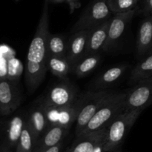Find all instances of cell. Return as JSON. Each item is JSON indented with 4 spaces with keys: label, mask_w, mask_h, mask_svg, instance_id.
Returning a JSON list of instances; mask_svg holds the SVG:
<instances>
[{
    "label": "cell",
    "mask_w": 152,
    "mask_h": 152,
    "mask_svg": "<svg viewBox=\"0 0 152 152\" xmlns=\"http://www.w3.org/2000/svg\"><path fill=\"white\" fill-rule=\"evenodd\" d=\"M62 149H63V142H61L58 143L57 145L48 148V149L46 150L44 152H62Z\"/></svg>",
    "instance_id": "obj_27"
},
{
    "label": "cell",
    "mask_w": 152,
    "mask_h": 152,
    "mask_svg": "<svg viewBox=\"0 0 152 152\" xmlns=\"http://www.w3.org/2000/svg\"><path fill=\"white\" fill-rule=\"evenodd\" d=\"M48 4V1L45 0L36 33L27 54L25 77L27 87L31 93L37 90L48 70L47 65L48 39L50 31Z\"/></svg>",
    "instance_id": "obj_1"
},
{
    "label": "cell",
    "mask_w": 152,
    "mask_h": 152,
    "mask_svg": "<svg viewBox=\"0 0 152 152\" xmlns=\"http://www.w3.org/2000/svg\"><path fill=\"white\" fill-rule=\"evenodd\" d=\"M141 0H107L113 14L123 13L137 8Z\"/></svg>",
    "instance_id": "obj_23"
},
{
    "label": "cell",
    "mask_w": 152,
    "mask_h": 152,
    "mask_svg": "<svg viewBox=\"0 0 152 152\" xmlns=\"http://www.w3.org/2000/svg\"><path fill=\"white\" fill-rule=\"evenodd\" d=\"M152 77V53H149L136 64L132 69L129 84L134 85L140 80Z\"/></svg>",
    "instance_id": "obj_19"
},
{
    "label": "cell",
    "mask_w": 152,
    "mask_h": 152,
    "mask_svg": "<svg viewBox=\"0 0 152 152\" xmlns=\"http://www.w3.org/2000/svg\"><path fill=\"white\" fill-rule=\"evenodd\" d=\"M47 65L51 74L63 81H68V76L71 72V66L66 56L48 55Z\"/></svg>",
    "instance_id": "obj_17"
},
{
    "label": "cell",
    "mask_w": 152,
    "mask_h": 152,
    "mask_svg": "<svg viewBox=\"0 0 152 152\" xmlns=\"http://www.w3.org/2000/svg\"><path fill=\"white\" fill-rule=\"evenodd\" d=\"M27 123L35 142L50 126L47 111L40 101L27 113Z\"/></svg>",
    "instance_id": "obj_12"
},
{
    "label": "cell",
    "mask_w": 152,
    "mask_h": 152,
    "mask_svg": "<svg viewBox=\"0 0 152 152\" xmlns=\"http://www.w3.org/2000/svg\"><path fill=\"white\" fill-rule=\"evenodd\" d=\"M80 96L75 86L64 81L53 86L39 101L45 108H66L73 106Z\"/></svg>",
    "instance_id": "obj_5"
},
{
    "label": "cell",
    "mask_w": 152,
    "mask_h": 152,
    "mask_svg": "<svg viewBox=\"0 0 152 152\" xmlns=\"http://www.w3.org/2000/svg\"><path fill=\"white\" fill-rule=\"evenodd\" d=\"M113 16L107 0H94L80 15L71 29V34L77 31H90L111 19Z\"/></svg>",
    "instance_id": "obj_4"
},
{
    "label": "cell",
    "mask_w": 152,
    "mask_h": 152,
    "mask_svg": "<svg viewBox=\"0 0 152 152\" xmlns=\"http://www.w3.org/2000/svg\"><path fill=\"white\" fill-rule=\"evenodd\" d=\"M21 94L16 81L0 79V116H7L20 105Z\"/></svg>",
    "instance_id": "obj_8"
},
{
    "label": "cell",
    "mask_w": 152,
    "mask_h": 152,
    "mask_svg": "<svg viewBox=\"0 0 152 152\" xmlns=\"http://www.w3.org/2000/svg\"><path fill=\"white\" fill-rule=\"evenodd\" d=\"M48 2H53V3H61L63 1H66V0H48Z\"/></svg>",
    "instance_id": "obj_28"
},
{
    "label": "cell",
    "mask_w": 152,
    "mask_h": 152,
    "mask_svg": "<svg viewBox=\"0 0 152 152\" xmlns=\"http://www.w3.org/2000/svg\"><path fill=\"white\" fill-rule=\"evenodd\" d=\"M139 11L145 16L152 15V0H142V5L139 9Z\"/></svg>",
    "instance_id": "obj_25"
},
{
    "label": "cell",
    "mask_w": 152,
    "mask_h": 152,
    "mask_svg": "<svg viewBox=\"0 0 152 152\" xmlns=\"http://www.w3.org/2000/svg\"><path fill=\"white\" fill-rule=\"evenodd\" d=\"M20 63L19 60L12 56L8 59L7 68V78L9 80L16 81V77H19V72H21Z\"/></svg>",
    "instance_id": "obj_24"
},
{
    "label": "cell",
    "mask_w": 152,
    "mask_h": 152,
    "mask_svg": "<svg viewBox=\"0 0 152 152\" xmlns=\"http://www.w3.org/2000/svg\"><path fill=\"white\" fill-rule=\"evenodd\" d=\"M111 92L108 90L96 91H89L87 93L84 94L83 103L75 121L76 137L81 135L88 123L94 116L100 107L101 104Z\"/></svg>",
    "instance_id": "obj_6"
},
{
    "label": "cell",
    "mask_w": 152,
    "mask_h": 152,
    "mask_svg": "<svg viewBox=\"0 0 152 152\" xmlns=\"http://www.w3.org/2000/svg\"><path fill=\"white\" fill-rule=\"evenodd\" d=\"M8 58L0 56V79L7 78V68Z\"/></svg>",
    "instance_id": "obj_26"
},
{
    "label": "cell",
    "mask_w": 152,
    "mask_h": 152,
    "mask_svg": "<svg viewBox=\"0 0 152 152\" xmlns=\"http://www.w3.org/2000/svg\"><path fill=\"white\" fill-rule=\"evenodd\" d=\"M68 40L59 34H51L50 33L48 39V55L58 56H66Z\"/></svg>",
    "instance_id": "obj_21"
},
{
    "label": "cell",
    "mask_w": 152,
    "mask_h": 152,
    "mask_svg": "<svg viewBox=\"0 0 152 152\" xmlns=\"http://www.w3.org/2000/svg\"><path fill=\"white\" fill-rule=\"evenodd\" d=\"M69 128L59 125H50L45 132L34 142L33 152H44L62 142Z\"/></svg>",
    "instance_id": "obj_11"
},
{
    "label": "cell",
    "mask_w": 152,
    "mask_h": 152,
    "mask_svg": "<svg viewBox=\"0 0 152 152\" xmlns=\"http://www.w3.org/2000/svg\"><path fill=\"white\" fill-rule=\"evenodd\" d=\"M16 1H19V0H16Z\"/></svg>",
    "instance_id": "obj_30"
},
{
    "label": "cell",
    "mask_w": 152,
    "mask_h": 152,
    "mask_svg": "<svg viewBox=\"0 0 152 152\" xmlns=\"http://www.w3.org/2000/svg\"><path fill=\"white\" fill-rule=\"evenodd\" d=\"M101 60V56L99 53L85 56L71 67V73L79 78L85 77L91 73Z\"/></svg>",
    "instance_id": "obj_18"
},
{
    "label": "cell",
    "mask_w": 152,
    "mask_h": 152,
    "mask_svg": "<svg viewBox=\"0 0 152 152\" xmlns=\"http://www.w3.org/2000/svg\"><path fill=\"white\" fill-rule=\"evenodd\" d=\"M144 109L125 111L119 114L108 127L105 142L102 148L104 152L111 151L118 148L124 141L126 135Z\"/></svg>",
    "instance_id": "obj_3"
},
{
    "label": "cell",
    "mask_w": 152,
    "mask_h": 152,
    "mask_svg": "<svg viewBox=\"0 0 152 152\" xmlns=\"http://www.w3.org/2000/svg\"><path fill=\"white\" fill-rule=\"evenodd\" d=\"M111 19L89 31L85 56L102 51L108 38V31Z\"/></svg>",
    "instance_id": "obj_15"
},
{
    "label": "cell",
    "mask_w": 152,
    "mask_h": 152,
    "mask_svg": "<svg viewBox=\"0 0 152 152\" xmlns=\"http://www.w3.org/2000/svg\"><path fill=\"white\" fill-rule=\"evenodd\" d=\"M88 34L87 30L77 31L68 40L66 58L71 67L85 56Z\"/></svg>",
    "instance_id": "obj_13"
},
{
    "label": "cell",
    "mask_w": 152,
    "mask_h": 152,
    "mask_svg": "<svg viewBox=\"0 0 152 152\" xmlns=\"http://www.w3.org/2000/svg\"><path fill=\"white\" fill-rule=\"evenodd\" d=\"M126 99V93L111 92L88 123L81 135L108 128L119 114L125 111Z\"/></svg>",
    "instance_id": "obj_2"
},
{
    "label": "cell",
    "mask_w": 152,
    "mask_h": 152,
    "mask_svg": "<svg viewBox=\"0 0 152 152\" xmlns=\"http://www.w3.org/2000/svg\"><path fill=\"white\" fill-rule=\"evenodd\" d=\"M78 0H66V1H68L70 4V5H73L74 4H75Z\"/></svg>",
    "instance_id": "obj_29"
},
{
    "label": "cell",
    "mask_w": 152,
    "mask_h": 152,
    "mask_svg": "<svg viewBox=\"0 0 152 152\" xmlns=\"http://www.w3.org/2000/svg\"><path fill=\"white\" fill-rule=\"evenodd\" d=\"M17 145V152H33L34 140L27 120Z\"/></svg>",
    "instance_id": "obj_22"
},
{
    "label": "cell",
    "mask_w": 152,
    "mask_h": 152,
    "mask_svg": "<svg viewBox=\"0 0 152 152\" xmlns=\"http://www.w3.org/2000/svg\"><path fill=\"white\" fill-rule=\"evenodd\" d=\"M108 128L77 137L74 143L65 152H97L102 150Z\"/></svg>",
    "instance_id": "obj_10"
},
{
    "label": "cell",
    "mask_w": 152,
    "mask_h": 152,
    "mask_svg": "<svg viewBox=\"0 0 152 152\" xmlns=\"http://www.w3.org/2000/svg\"><path fill=\"white\" fill-rule=\"evenodd\" d=\"M126 93L125 111L142 108L152 105V77L140 80Z\"/></svg>",
    "instance_id": "obj_7"
},
{
    "label": "cell",
    "mask_w": 152,
    "mask_h": 152,
    "mask_svg": "<svg viewBox=\"0 0 152 152\" xmlns=\"http://www.w3.org/2000/svg\"><path fill=\"white\" fill-rule=\"evenodd\" d=\"M27 120V113L19 112L9 120L7 125V138L13 145L18 143Z\"/></svg>",
    "instance_id": "obj_20"
},
{
    "label": "cell",
    "mask_w": 152,
    "mask_h": 152,
    "mask_svg": "<svg viewBox=\"0 0 152 152\" xmlns=\"http://www.w3.org/2000/svg\"><path fill=\"white\" fill-rule=\"evenodd\" d=\"M128 67L129 65L127 64H121L114 65L105 70L92 82L90 86V91H96L108 90L123 77L127 71Z\"/></svg>",
    "instance_id": "obj_14"
},
{
    "label": "cell",
    "mask_w": 152,
    "mask_h": 152,
    "mask_svg": "<svg viewBox=\"0 0 152 152\" xmlns=\"http://www.w3.org/2000/svg\"><path fill=\"white\" fill-rule=\"evenodd\" d=\"M152 50V15L142 21L137 38L136 51L138 58H143Z\"/></svg>",
    "instance_id": "obj_16"
},
{
    "label": "cell",
    "mask_w": 152,
    "mask_h": 152,
    "mask_svg": "<svg viewBox=\"0 0 152 152\" xmlns=\"http://www.w3.org/2000/svg\"><path fill=\"white\" fill-rule=\"evenodd\" d=\"M137 8L123 13L113 14L110 21L108 31V38L102 51H109L113 48L124 35L128 25L133 19Z\"/></svg>",
    "instance_id": "obj_9"
}]
</instances>
